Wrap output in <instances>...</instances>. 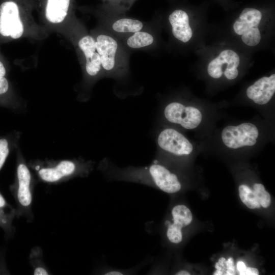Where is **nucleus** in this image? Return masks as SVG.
I'll list each match as a JSON object with an SVG mask.
<instances>
[{
	"mask_svg": "<svg viewBox=\"0 0 275 275\" xmlns=\"http://www.w3.org/2000/svg\"><path fill=\"white\" fill-rule=\"evenodd\" d=\"M258 134V129L255 125L243 123L238 126H226L222 132V139L227 147L237 149L254 145Z\"/></svg>",
	"mask_w": 275,
	"mask_h": 275,
	"instance_id": "nucleus-3",
	"label": "nucleus"
},
{
	"mask_svg": "<svg viewBox=\"0 0 275 275\" xmlns=\"http://www.w3.org/2000/svg\"><path fill=\"white\" fill-rule=\"evenodd\" d=\"M176 275H189L190 273L186 270H180L176 273Z\"/></svg>",
	"mask_w": 275,
	"mask_h": 275,
	"instance_id": "nucleus-34",
	"label": "nucleus"
},
{
	"mask_svg": "<svg viewBox=\"0 0 275 275\" xmlns=\"http://www.w3.org/2000/svg\"><path fill=\"white\" fill-rule=\"evenodd\" d=\"M275 92V74L264 76L257 80L246 90L247 96L260 105L269 102Z\"/></svg>",
	"mask_w": 275,
	"mask_h": 275,
	"instance_id": "nucleus-7",
	"label": "nucleus"
},
{
	"mask_svg": "<svg viewBox=\"0 0 275 275\" xmlns=\"http://www.w3.org/2000/svg\"><path fill=\"white\" fill-rule=\"evenodd\" d=\"M20 159L17 167V198L22 206L28 207L30 205L32 200L31 190L32 176L23 158Z\"/></svg>",
	"mask_w": 275,
	"mask_h": 275,
	"instance_id": "nucleus-8",
	"label": "nucleus"
},
{
	"mask_svg": "<svg viewBox=\"0 0 275 275\" xmlns=\"http://www.w3.org/2000/svg\"><path fill=\"white\" fill-rule=\"evenodd\" d=\"M86 69L88 74L91 76L96 75L100 70L101 60L98 52H95L90 59L86 60Z\"/></svg>",
	"mask_w": 275,
	"mask_h": 275,
	"instance_id": "nucleus-23",
	"label": "nucleus"
},
{
	"mask_svg": "<svg viewBox=\"0 0 275 275\" xmlns=\"http://www.w3.org/2000/svg\"><path fill=\"white\" fill-rule=\"evenodd\" d=\"M142 28L143 24L141 21L130 18L120 19L113 25L114 30L117 32H136Z\"/></svg>",
	"mask_w": 275,
	"mask_h": 275,
	"instance_id": "nucleus-15",
	"label": "nucleus"
},
{
	"mask_svg": "<svg viewBox=\"0 0 275 275\" xmlns=\"http://www.w3.org/2000/svg\"><path fill=\"white\" fill-rule=\"evenodd\" d=\"M19 133L16 136L0 138V170L3 167L12 148L16 145Z\"/></svg>",
	"mask_w": 275,
	"mask_h": 275,
	"instance_id": "nucleus-17",
	"label": "nucleus"
},
{
	"mask_svg": "<svg viewBox=\"0 0 275 275\" xmlns=\"http://www.w3.org/2000/svg\"><path fill=\"white\" fill-rule=\"evenodd\" d=\"M215 267L217 270H221L223 272H224V271L225 270V269H223V267L219 266L218 264L217 263V262L216 263Z\"/></svg>",
	"mask_w": 275,
	"mask_h": 275,
	"instance_id": "nucleus-35",
	"label": "nucleus"
},
{
	"mask_svg": "<svg viewBox=\"0 0 275 275\" xmlns=\"http://www.w3.org/2000/svg\"><path fill=\"white\" fill-rule=\"evenodd\" d=\"M157 143L162 150L177 156L188 155L193 149L189 141L182 134L172 128L161 131L158 135Z\"/></svg>",
	"mask_w": 275,
	"mask_h": 275,
	"instance_id": "nucleus-6",
	"label": "nucleus"
},
{
	"mask_svg": "<svg viewBox=\"0 0 275 275\" xmlns=\"http://www.w3.org/2000/svg\"><path fill=\"white\" fill-rule=\"evenodd\" d=\"M78 45L83 51L86 60L91 59L96 52L95 41L91 36L83 37L79 40Z\"/></svg>",
	"mask_w": 275,
	"mask_h": 275,
	"instance_id": "nucleus-20",
	"label": "nucleus"
},
{
	"mask_svg": "<svg viewBox=\"0 0 275 275\" xmlns=\"http://www.w3.org/2000/svg\"><path fill=\"white\" fill-rule=\"evenodd\" d=\"M35 275H46L48 274L47 270L42 267H37L34 271Z\"/></svg>",
	"mask_w": 275,
	"mask_h": 275,
	"instance_id": "nucleus-29",
	"label": "nucleus"
},
{
	"mask_svg": "<svg viewBox=\"0 0 275 275\" xmlns=\"http://www.w3.org/2000/svg\"><path fill=\"white\" fill-rule=\"evenodd\" d=\"M126 272L124 269H107L105 271L103 272V274L105 275H122L126 274Z\"/></svg>",
	"mask_w": 275,
	"mask_h": 275,
	"instance_id": "nucleus-27",
	"label": "nucleus"
},
{
	"mask_svg": "<svg viewBox=\"0 0 275 275\" xmlns=\"http://www.w3.org/2000/svg\"><path fill=\"white\" fill-rule=\"evenodd\" d=\"M171 216L172 218L169 221L183 228L189 225L193 219L190 210L183 204H178L173 207L171 210Z\"/></svg>",
	"mask_w": 275,
	"mask_h": 275,
	"instance_id": "nucleus-14",
	"label": "nucleus"
},
{
	"mask_svg": "<svg viewBox=\"0 0 275 275\" xmlns=\"http://www.w3.org/2000/svg\"><path fill=\"white\" fill-rule=\"evenodd\" d=\"M172 26V33L175 38L187 42L192 37L193 32L189 24L187 14L181 10L173 11L169 17Z\"/></svg>",
	"mask_w": 275,
	"mask_h": 275,
	"instance_id": "nucleus-10",
	"label": "nucleus"
},
{
	"mask_svg": "<svg viewBox=\"0 0 275 275\" xmlns=\"http://www.w3.org/2000/svg\"><path fill=\"white\" fill-rule=\"evenodd\" d=\"M164 224L167 228L166 236L168 240L173 244H179L183 239V228L169 220H166Z\"/></svg>",
	"mask_w": 275,
	"mask_h": 275,
	"instance_id": "nucleus-19",
	"label": "nucleus"
},
{
	"mask_svg": "<svg viewBox=\"0 0 275 275\" xmlns=\"http://www.w3.org/2000/svg\"><path fill=\"white\" fill-rule=\"evenodd\" d=\"M6 201L5 198L0 193V213H2V211H3L4 209L6 207Z\"/></svg>",
	"mask_w": 275,
	"mask_h": 275,
	"instance_id": "nucleus-31",
	"label": "nucleus"
},
{
	"mask_svg": "<svg viewBox=\"0 0 275 275\" xmlns=\"http://www.w3.org/2000/svg\"><path fill=\"white\" fill-rule=\"evenodd\" d=\"M225 262H226V259L224 257H222L220 259H219L217 263L222 267L225 268L224 263H225Z\"/></svg>",
	"mask_w": 275,
	"mask_h": 275,
	"instance_id": "nucleus-33",
	"label": "nucleus"
},
{
	"mask_svg": "<svg viewBox=\"0 0 275 275\" xmlns=\"http://www.w3.org/2000/svg\"><path fill=\"white\" fill-rule=\"evenodd\" d=\"M85 163L74 160H63L52 166L36 168L40 178L48 183L58 182L64 179L84 174L88 171Z\"/></svg>",
	"mask_w": 275,
	"mask_h": 275,
	"instance_id": "nucleus-2",
	"label": "nucleus"
},
{
	"mask_svg": "<svg viewBox=\"0 0 275 275\" xmlns=\"http://www.w3.org/2000/svg\"><path fill=\"white\" fill-rule=\"evenodd\" d=\"M6 74V70L3 63L0 62V77H4Z\"/></svg>",
	"mask_w": 275,
	"mask_h": 275,
	"instance_id": "nucleus-32",
	"label": "nucleus"
},
{
	"mask_svg": "<svg viewBox=\"0 0 275 275\" xmlns=\"http://www.w3.org/2000/svg\"><path fill=\"white\" fill-rule=\"evenodd\" d=\"M23 26L19 17V9L16 3L6 2L0 6V34L10 36L13 39L20 38Z\"/></svg>",
	"mask_w": 275,
	"mask_h": 275,
	"instance_id": "nucleus-5",
	"label": "nucleus"
},
{
	"mask_svg": "<svg viewBox=\"0 0 275 275\" xmlns=\"http://www.w3.org/2000/svg\"><path fill=\"white\" fill-rule=\"evenodd\" d=\"M242 41L246 45L253 46L257 45L261 39L259 30L257 27L252 28L242 35Z\"/></svg>",
	"mask_w": 275,
	"mask_h": 275,
	"instance_id": "nucleus-22",
	"label": "nucleus"
},
{
	"mask_svg": "<svg viewBox=\"0 0 275 275\" xmlns=\"http://www.w3.org/2000/svg\"><path fill=\"white\" fill-rule=\"evenodd\" d=\"M9 87L7 79L4 77H0V95L7 93Z\"/></svg>",
	"mask_w": 275,
	"mask_h": 275,
	"instance_id": "nucleus-25",
	"label": "nucleus"
},
{
	"mask_svg": "<svg viewBox=\"0 0 275 275\" xmlns=\"http://www.w3.org/2000/svg\"><path fill=\"white\" fill-rule=\"evenodd\" d=\"M95 46L103 68L106 70L112 69L115 65V57L118 47L116 41L108 36L100 35L97 38Z\"/></svg>",
	"mask_w": 275,
	"mask_h": 275,
	"instance_id": "nucleus-9",
	"label": "nucleus"
},
{
	"mask_svg": "<svg viewBox=\"0 0 275 275\" xmlns=\"http://www.w3.org/2000/svg\"><path fill=\"white\" fill-rule=\"evenodd\" d=\"M236 267L237 270L239 271V273L242 272L246 268V266L245 263L241 261H239L237 262Z\"/></svg>",
	"mask_w": 275,
	"mask_h": 275,
	"instance_id": "nucleus-30",
	"label": "nucleus"
},
{
	"mask_svg": "<svg viewBox=\"0 0 275 275\" xmlns=\"http://www.w3.org/2000/svg\"><path fill=\"white\" fill-rule=\"evenodd\" d=\"M239 197L243 202L250 209L259 208L261 205L254 190L246 185H241L239 187Z\"/></svg>",
	"mask_w": 275,
	"mask_h": 275,
	"instance_id": "nucleus-16",
	"label": "nucleus"
},
{
	"mask_svg": "<svg viewBox=\"0 0 275 275\" xmlns=\"http://www.w3.org/2000/svg\"><path fill=\"white\" fill-rule=\"evenodd\" d=\"M164 115L169 122L180 125L187 129L196 128L201 123L202 115L193 106H185L179 102L169 104L164 108Z\"/></svg>",
	"mask_w": 275,
	"mask_h": 275,
	"instance_id": "nucleus-4",
	"label": "nucleus"
},
{
	"mask_svg": "<svg viewBox=\"0 0 275 275\" xmlns=\"http://www.w3.org/2000/svg\"><path fill=\"white\" fill-rule=\"evenodd\" d=\"M261 18L262 14L260 11L254 8H245L235 22L234 30L237 34L242 35L246 30L257 27Z\"/></svg>",
	"mask_w": 275,
	"mask_h": 275,
	"instance_id": "nucleus-12",
	"label": "nucleus"
},
{
	"mask_svg": "<svg viewBox=\"0 0 275 275\" xmlns=\"http://www.w3.org/2000/svg\"><path fill=\"white\" fill-rule=\"evenodd\" d=\"M153 38L149 33L143 32H136L127 40L128 45L133 48H139L152 44Z\"/></svg>",
	"mask_w": 275,
	"mask_h": 275,
	"instance_id": "nucleus-18",
	"label": "nucleus"
},
{
	"mask_svg": "<svg viewBox=\"0 0 275 275\" xmlns=\"http://www.w3.org/2000/svg\"><path fill=\"white\" fill-rule=\"evenodd\" d=\"M70 0H47L46 17L54 23H60L67 16Z\"/></svg>",
	"mask_w": 275,
	"mask_h": 275,
	"instance_id": "nucleus-13",
	"label": "nucleus"
},
{
	"mask_svg": "<svg viewBox=\"0 0 275 275\" xmlns=\"http://www.w3.org/2000/svg\"><path fill=\"white\" fill-rule=\"evenodd\" d=\"M225 64H227V68H237L239 64V57L233 50H223L208 64L207 71L209 75L214 78L221 77L223 73V65Z\"/></svg>",
	"mask_w": 275,
	"mask_h": 275,
	"instance_id": "nucleus-11",
	"label": "nucleus"
},
{
	"mask_svg": "<svg viewBox=\"0 0 275 275\" xmlns=\"http://www.w3.org/2000/svg\"><path fill=\"white\" fill-rule=\"evenodd\" d=\"M238 74V71L237 68L228 69L227 68L224 71L225 76L229 79H233L237 77Z\"/></svg>",
	"mask_w": 275,
	"mask_h": 275,
	"instance_id": "nucleus-26",
	"label": "nucleus"
},
{
	"mask_svg": "<svg viewBox=\"0 0 275 275\" xmlns=\"http://www.w3.org/2000/svg\"><path fill=\"white\" fill-rule=\"evenodd\" d=\"M213 275H222L223 274V272L221 270H217L213 273Z\"/></svg>",
	"mask_w": 275,
	"mask_h": 275,
	"instance_id": "nucleus-36",
	"label": "nucleus"
},
{
	"mask_svg": "<svg viewBox=\"0 0 275 275\" xmlns=\"http://www.w3.org/2000/svg\"><path fill=\"white\" fill-rule=\"evenodd\" d=\"M114 176L118 180L153 186L168 194L177 193L181 189L177 176L157 161L146 167L121 169L116 171Z\"/></svg>",
	"mask_w": 275,
	"mask_h": 275,
	"instance_id": "nucleus-1",
	"label": "nucleus"
},
{
	"mask_svg": "<svg viewBox=\"0 0 275 275\" xmlns=\"http://www.w3.org/2000/svg\"><path fill=\"white\" fill-rule=\"evenodd\" d=\"M225 263L227 266V270L226 271L225 274H235V267L234 265L233 259L232 257H230L228 259L227 261H226Z\"/></svg>",
	"mask_w": 275,
	"mask_h": 275,
	"instance_id": "nucleus-24",
	"label": "nucleus"
},
{
	"mask_svg": "<svg viewBox=\"0 0 275 275\" xmlns=\"http://www.w3.org/2000/svg\"><path fill=\"white\" fill-rule=\"evenodd\" d=\"M259 271L257 268L253 267H247L240 275H258Z\"/></svg>",
	"mask_w": 275,
	"mask_h": 275,
	"instance_id": "nucleus-28",
	"label": "nucleus"
},
{
	"mask_svg": "<svg viewBox=\"0 0 275 275\" xmlns=\"http://www.w3.org/2000/svg\"><path fill=\"white\" fill-rule=\"evenodd\" d=\"M253 188L260 205L264 208L269 207L271 203V197L265 189L264 185L261 183H255Z\"/></svg>",
	"mask_w": 275,
	"mask_h": 275,
	"instance_id": "nucleus-21",
	"label": "nucleus"
}]
</instances>
